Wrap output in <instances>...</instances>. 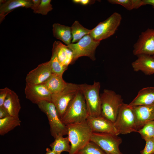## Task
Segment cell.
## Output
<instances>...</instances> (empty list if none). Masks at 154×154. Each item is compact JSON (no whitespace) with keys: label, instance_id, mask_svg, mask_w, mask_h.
<instances>
[{"label":"cell","instance_id":"9a60e30c","mask_svg":"<svg viewBox=\"0 0 154 154\" xmlns=\"http://www.w3.org/2000/svg\"><path fill=\"white\" fill-rule=\"evenodd\" d=\"M132 108L138 130L148 122L154 120V104L135 106Z\"/></svg>","mask_w":154,"mask_h":154},{"label":"cell","instance_id":"f546056e","mask_svg":"<svg viewBox=\"0 0 154 154\" xmlns=\"http://www.w3.org/2000/svg\"><path fill=\"white\" fill-rule=\"evenodd\" d=\"M51 2L50 0H41L37 13L40 14L42 15H47L53 9Z\"/></svg>","mask_w":154,"mask_h":154},{"label":"cell","instance_id":"4fadbf2b","mask_svg":"<svg viewBox=\"0 0 154 154\" xmlns=\"http://www.w3.org/2000/svg\"><path fill=\"white\" fill-rule=\"evenodd\" d=\"M25 93L26 98L34 104H37L43 101L51 102L52 94L43 84L26 83Z\"/></svg>","mask_w":154,"mask_h":154},{"label":"cell","instance_id":"6da1fadb","mask_svg":"<svg viewBox=\"0 0 154 154\" xmlns=\"http://www.w3.org/2000/svg\"><path fill=\"white\" fill-rule=\"evenodd\" d=\"M71 143L69 154H76L90 141L92 131L87 120L66 125Z\"/></svg>","mask_w":154,"mask_h":154},{"label":"cell","instance_id":"ac0fdd59","mask_svg":"<svg viewBox=\"0 0 154 154\" xmlns=\"http://www.w3.org/2000/svg\"><path fill=\"white\" fill-rule=\"evenodd\" d=\"M154 104V87L143 88L138 92L137 96L128 104L130 107L149 106Z\"/></svg>","mask_w":154,"mask_h":154},{"label":"cell","instance_id":"3957f363","mask_svg":"<svg viewBox=\"0 0 154 154\" xmlns=\"http://www.w3.org/2000/svg\"><path fill=\"white\" fill-rule=\"evenodd\" d=\"M101 116L114 123L119 109L124 103L121 96L114 91L105 89L100 94Z\"/></svg>","mask_w":154,"mask_h":154},{"label":"cell","instance_id":"8d00e7d4","mask_svg":"<svg viewBox=\"0 0 154 154\" xmlns=\"http://www.w3.org/2000/svg\"><path fill=\"white\" fill-rule=\"evenodd\" d=\"M46 153L45 154H57L48 148L46 149Z\"/></svg>","mask_w":154,"mask_h":154},{"label":"cell","instance_id":"d590c367","mask_svg":"<svg viewBox=\"0 0 154 154\" xmlns=\"http://www.w3.org/2000/svg\"><path fill=\"white\" fill-rule=\"evenodd\" d=\"M143 5H150L154 8V0H142Z\"/></svg>","mask_w":154,"mask_h":154},{"label":"cell","instance_id":"ffe728a7","mask_svg":"<svg viewBox=\"0 0 154 154\" xmlns=\"http://www.w3.org/2000/svg\"><path fill=\"white\" fill-rule=\"evenodd\" d=\"M3 106L10 116L19 117L21 109L20 100L17 94L13 91L10 90Z\"/></svg>","mask_w":154,"mask_h":154},{"label":"cell","instance_id":"7a4b0ae2","mask_svg":"<svg viewBox=\"0 0 154 154\" xmlns=\"http://www.w3.org/2000/svg\"><path fill=\"white\" fill-rule=\"evenodd\" d=\"M88 116L85 98L80 90L61 120L66 126L84 121Z\"/></svg>","mask_w":154,"mask_h":154},{"label":"cell","instance_id":"d6a6232c","mask_svg":"<svg viewBox=\"0 0 154 154\" xmlns=\"http://www.w3.org/2000/svg\"><path fill=\"white\" fill-rule=\"evenodd\" d=\"M32 1L33 5L31 9L33 10L34 13H37L41 2V0H32Z\"/></svg>","mask_w":154,"mask_h":154},{"label":"cell","instance_id":"5b68a950","mask_svg":"<svg viewBox=\"0 0 154 154\" xmlns=\"http://www.w3.org/2000/svg\"><path fill=\"white\" fill-rule=\"evenodd\" d=\"M37 105L41 111L46 115L51 135L54 138L59 135H68L67 126L62 122L57 110L52 102L43 101Z\"/></svg>","mask_w":154,"mask_h":154},{"label":"cell","instance_id":"30bf717a","mask_svg":"<svg viewBox=\"0 0 154 154\" xmlns=\"http://www.w3.org/2000/svg\"><path fill=\"white\" fill-rule=\"evenodd\" d=\"M90 141L98 145L106 154H122L119 149L122 140L117 135L92 132Z\"/></svg>","mask_w":154,"mask_h":154},{"label":"cell","instance_id":"603a6c76","mask_svg":"<svg viewBox=\"0 0 154 154\" xmlns=\"http://www.w3.org/2000/svg\"><path fill=\"white\" fill-rule=\"evenodd\" d=\"M63 136H57L54 138V141L50 145L51 150L57 154H61L64 151L69 153L70 151L71 146L68 136L64 137Z\"/></svg>","mask_w":154,"mask_h":154},{"label":"cell","instance_id":"83f0119b","mask_svg":"<svg viewBox=\"0 0 154 154\" xmlns=\"http://www.w3.org/2000/svg\"><path fill=\"white\" fill-rule=\"evenodd\" d=\"M76 154H106L98 145L90 141Z\"/></svg>","mask_w":154,"mask_h":154},{"label":"cell","instance_id":"44dd1931","mask_svg":"<svg viewBox=\"0 0 154 154\" xmlns=\"http://www.w3.org/2000/svg\"><path fill=\"white\" fill-rule=\"evenodd\" d=\"M53 36L60 40L68 45L71 43L72 40L71 27L59 23H54L52 25Z\"/></svg>","mask_w":154,"mask_h":154},{"label":"cell","instance_id":"4dcf8cb0","mask_svg":"<svg viewBox=\"0 0 154 154\" xmlns=\"http://www.w3.org/2000/svg\"><path fill=\"white\" fill-rule=\"evenodd\" d=\"M145 141V145L141 151V154H154V138L147 139Z\"/></svg>","mask_w":154,"mask_h":154},{"label":"cell","instance_id":"d6986e66","mask_svg":"<svg viewBox=\"0 0 154 154\" xmlns=\"http://www.w3.org/2000/svg\"><path fill=\"white\" fill-rule=\"evenodd\" d=\"M52 50L55 52L59 61L63 65L68 67L69 64H72L73 52L67 45L59 41H55Z\"/></svg>","mask_w":154,"mask_h":154},{"label":"cell","instance_id":"52a82bcc","mask_svg":"<svg viewBox=\"0 0 154 154\" xmlns=\"http://www.w3.org/2000/svg\"><path fill=\"white\" fill-rule=\"evenodd\" d=\"M79 90V84L67 83L61 91L52 94L51 102L55 106L60 119Z\"/></svg>","mask_w":154,"mask_h":154},{"label":"cell","instance_id":"2e32d148","mask_svg":"<svg viewBox=\"0 0 154 154\" xmlns=\"http://www.w3.org/2000/svg\"><path fill=\"white\" fill-rule=\"evenodd\" d=\"M33 5L31 0H0V23L7 15L15 9L20 7L31 8Z\"/></svg>","mask_w":154,"mask_h":154},{"label":"cell","instance_id":"277c9868","mask_svg":"<svg viewBox=\"0 0 154 154\" xmlns=\"http://www.w3.org/2000/svg\"><path fill=\"white\" fill-rule=\"evenodd\" d=\"M80 90L85 99L88 116H101V103L100 94V84L94 82L92 85L83 84H79Z\"/></svg>","mask_w":154,"mask_h":154},{"label":"cell","instance_id":"d4e9b609","mask_svg":"<svg viewBox=\"0 0 154 154\" xmlns=\"http://www.w3.org/2000/svg\"><path fill=\"white\" fill-rule=\"evenodd\" d=\"M72 35V43L78 42L84 36L90 34L91 30L83 26L77 21H75L71 27Z\"/></svg>","mask_w":154,"mask_h":154},{"label":"cell","instance_id":"8992f818","mask_svg":"<svg viewBox=\"0 0 154 154\" xmlns=\"http://www.w3.org/2000/svg\"><path fill=\"white\" fill-rule=\"evenodd\" d=\"M114 125L117 135L137 132L138 130L132 107L124 103L119 109Z\"/></svg>","mask_w":154,"mask_h":154},{"label":"cell","instance_id":"4316f807","mask_svg":"<svg viewBox=\"0 0 154 154\" xmlns=\"http://www.w3.org/2000/svg\"><path fill=\"white\" fill-rule=\"evenodd\" d=\"M52 51V55L50 60L52 73L62 76L64 72L67 69L68 67L62 64L58 60L55 52Z\"/></svg>","mask_w":154,"mask_h":154},{"label":"cell","instance_id":"cb8c5ba5","mask_svg":"<svg viewBox=\"0 0 154 154\" xmlns=\"http://www.w3.org/2000/svg\"><path fill=\"white\" fill-rule=\"evenodd\" d=\"M19 118L9 116L0 119V135L3 136L20 125Z\"/></svg>","mask_w":154,"mask_h":154},{"label":"cell","instance_id":"484cf974","mask_svg":"<svg viewBox=\"0 0 154 154\" xmlns=\"http://www.w3.org/2000/svg\"><path fill=\"white\" fill-rule=\"evenodd\" d=\"M108 1L114 4H119L130 11L137 9L143 5L142 0H109Z\"/></svg>","mask_w":154,"mask_h":154},{"label":"cell","instance_id":"74e56055","mask_svg":"<svg viewBox=\"0 0 154 154\" xmlns=\"http://www.w3.org/2000/svg\"><path fill=\"white\" fill-rule=\"evenodd\" d=\"M152 56L153 57V58H154V55H153V56Z\"/></svg>","mask_w":154,"mask_h":154},{"label":"cell","instance_id":"ba28073f","mask_svg":"<svg viewBox=\"0 0 154 154\" xmlns=\"http://www.w3.org/2000/svg\"><path fill=\"white\" fill-rule=\"evenodd\" d=\"M122 20L121 14L114 12L104 21L100 22L91 30L89 35L95 40H101L113 35L117 30Z\"/></svg>","mask_w":154,"mask_h":154},{"label":"cell","instance_id":"1f68e13d","mask_svg":"<svg viewBox=\"0 0 154 154\" xmlns=\"http://www.w3.org/2000/svg\"><path fill=\"white\" fill-rule=\"evenodd\" d=\"M10 89L7 87L0 89V107L3 106Z\"/></svg>","mask_w":154,"mask_h":154},{"label":"cell","instance_id":"9c48e42d","mask_svg":"<svg viewBox=\"0 0 154 154\" xmlns=\"http://www.w3.org/2000/svg\"><path fill=\"white\" fill-rule=\"evenodd\" d=\"M100 43V41L95 40L89 34L76 43H71L67 45L73 52L72 64L79 58L83 56H87L92 60H95L96 50Z\"/></svg>","mask_w":154,"mask_h":154},{"label":"cell","instance_id":"e575fe53","mask_svg":"<svg viewBox=\"0 0 154 154\" xmlns=\"http://www.w3.org/2000/svg\"><path fill=\"white\" fill-rule=\"evenodd\" d=\"M72 1L76 3L80 4L83 5H86L91 3L92 1L89 0H74Z\"/></svg>","mask_w":154,"mask_h":154},{"label":"cell","instance_id":"f1b7e54d","mask_svg":"<svg viewBox=\"0 0 154 154\" xmlns=\"http://www.w3.org/2000/svg\"><path fill=\"white\" fill-rule=\"evenodd\" d=\"M137 132L145 140L154 138V120L147 123Z\"/></svg>","mask_w":154,"mask_h":154},{"label":"cell","instance_id":"e0dca14e","mask_svg":"<svg viewBox=\"0 0 154 154\" xmlns=\"http://www.w3.org/2000/svg\"><path fill=\"white\" fill-rule=\"evenodd\" d=\"M131 63L133 70L140 71L146 75L154 74V58L152 56L141 55Z\"/></svg>","mask_w":154,"mask_h":154},{"label":"cell","instance_id":"7402d4cb","mask_svg":"<svg viewBox=\"0 0 154 154\" xmlns=\"http://www.w3.org/2000/svg\"><path fill=\"white\" fill-rule=\"evenodd\" d=\"M67 83L63 80L62 76L52 73L48 79L42 84L45 85L52 94L61 91L66 86Z\"/></svg>","mask_w":154,"mask_h":154},{"label":"cell","instance_id":"5bb4252c","mask_svg":"<svg viewBox=\"0 0 154 154\" xmlns=\"http://www.w3.org/2000/svg\"><path fill=\"white\" fill-rule=\"evenodd\" d=\"M86 120L92 132L116 135L114 123L101 116L97 117L88 116Z\"/></svg>","mask_w":154,"mask_h":154},{"label":"cell","instance_id":"7c38bea8","mask_svg":"<svg viewBox=\"0 0 154 154\" xmlns=\"http://www.w3.org/2000/svg\"><path fill=\"white\" fill-rule=\"evenodd\" d=\"M52 74L50 60L38 65L26 76V83L30 85L42 84Z\"/></svg>","mask_w":154,"mask_h":154},{"label":"cell","instance_id":"8fae6325","mask_svg":"<svg viewBox=\"0 0 154 154\" xmlns=\"http://www.w3.org/2000/svg\"><path fill=\"white\" fill-rule=\"evenodd\" d=\"M133 54L154 55V29H148L142 32L133 46Z\"/></svg>","mask_w":154,"mask_h":154},{"label":"cell","instance_id":"836d02e7","mask_svg":"<svg viewBox=\"0 0 154 154\" xmlns=\"http://www.w3.org/2000/svg\"><path fill=\"white\" fill-rule=\"evenodd\" d=\"M9 116V113L3 106L0 107V119Z\"/></svg>","mask_w":154,"mask_h":154}]
</instances>
